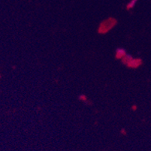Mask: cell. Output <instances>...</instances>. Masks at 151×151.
<instances>
[{"label": "cell", "mask_w": 151, "mask_h": 151, "mask_svg": "<svg viewBox=\"0 0 151 151\" xmlns=\"http://www.w3.org/2000/svg\"><path fill=\"white\" fill-rule=\"evenodd\" d=\"M117 21L114 17H108L106 20H103L99 26L98 28V32L99 34H106L108 32L111 31V29H113L114 27L116 25Z\"/></svg>", "instance_id": "cell-1"}, {"label": "cell", "mask_w": 151, "mask_h": 151, "mask_svg": "<svg viewBox=\"0 0 151 151\" xmlns=\"http://www.w3.org/2000/svg\"><path fill=\"white\" fill-rule=\"evenodd\" d=\"M141 63H142V61L141 59L132 58L130 60L129 63L126 65V66L131 68H136L141 65Z\"/></svg>", "instance_id": "cell-2"}, {"label": "cell", "mask_w": 151, "mask_h": 151, "mask_svg": "<svg viewBox=\"0 0 151 151\" xmlns=\"http://www.w3.org/2000/svg\"><path fill=\"white\" fill-rule=\"evenodd\" d=\"M126 55V51L123 48H117L115 53V57L118 60H122Z\"/></svg>", "instance_id": "cell-3"}, {"label": "cell", "mask_w": 151, "mask_h": 151, "mask_svg": "<svg viewBox=\"0 0 151 151\" xmlns=\"http://www.w3.org/2000/svg\"><path fill=\"white\" fill-rule=\"evenodd\" d=\"M132 58H133V57H132V55L126 53V56H125V57H123V58L121 60V61H122V63H123V64H124L125 65H126L129 63V61Z\"/></svg>", "instance_id": "cell-4"}, {"label": "cell", "mask_w": 151, "mask_h": 151, "mask_svg": "<svg viewBox=\"0 0 151 151\" xmlns=\"http://www.w3.org/2000/svg\"><path fill=\"white\" fill-rule=\"evenodd\" d=\"M137 1H138V0H131V1L127 4V5H126V9H127V10H130V9H133L134 7V5H135V4H136Z\"/></svg>", "instance_id": "cell-5"}, {"label": "cell", "mask_w": 151, "mask_h": 151, "mask_svg": "<svg viewBox=\"0 0 151 151\" xmlns=\"http://www.w3.org/2000/svg\"><path fill=\"white\" fill-rule=\"evenodd\" d=\"M79 99H80L81 101H86V100H87V98H86V96H84V95H81V96H80V97H79Z\"/></svg>", "instance_id": "cell-6"}]
</instances>
